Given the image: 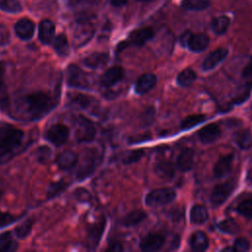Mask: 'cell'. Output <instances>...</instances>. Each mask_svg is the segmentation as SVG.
Listing matches in <instances>:
<instances>
[{
  "label": "cell",
  "mask_w": 252,
  "mask_h": 252,
  "mask_svg": "<svg viewBox=\"0 0 252 252\" xmlns=\"http://www.w3.org/2000/svg\"><path fill=\"white\" fill-rule=\"evenodd\" d=\"M25 134L8 123H0V163L11 159L20 150Z\"/></svg>",
  "instance_id": "cell-1"
},
{
  "label": "cell",
  "mask_w": 252,
  "mask_h": 252,
  "mask_svg": "<svg viewBox=\"0 0 252 252\" xmlns=\"http://www.w3.org/2000/svg\"><path fill=\"white\" fill-rule=\"evenodd\" d=\"M26 109L30 117L39 119L52 108L51 97L43 92H35L25 97Z\"/></svg>",
  "instance_id": "cell-2"
},
{
  "label": "cell",
  "mask_w": 252,
  "mask_h": 252,
  "mask_svg": "<svg viewBox=\"0 0 252 252\" xmlns=\"http://www.w3.org/2000/svg\"><path fill=\"white\" fill-rule=\"evenodd\" d=\"M154 35H155V31L150 27L135 30L129 34V37L127 38V40L120 42L118 44L117 50L121 51L129 45L142 46L146 42H148L150 39H152L154 37Z\"/></svg>",
  "instance_id": "cell-3"
},
{
  "label": "cell",
  "mask_w": 252,
  "mask_h": 252,
  "mask_svg": "<svg viewBox=\"0 0 252 252\" xmlns=\"http://www.w3.org/2000/svg\"><path fill=\"white\" fill-rule=\"evenodd\" d=\"M176 197V192L172 188H159L149 192L145 198L148 206H162L171 203Z\"/></svg>",
  "instance_id": "cell-4"
},
{
  "label": "cell",
  "mask_w": 252,
  "mask_h": 252,
  "mask_svg": "<svg viewBox=\"0 0 252 252\" xmlns=\"http://www.w3.org/2000/svg\"><path fill=\"white\" fill-rule=\"evenodd\" d=\"M95 137V127L92 120L80 115L77 119L76 138L79 143L92 142Z\"/></svg>",
  "instance_id": "cell-5"
},
{
  "label": "cell",
  "mask_w": 252,
  "mask_h": 252,
  "mask_svg": "<svg viewBox=\"0 0 252 252\" xmlns=\"http://www.w3.org/2000/svg\"><path fill=\"white\" fill-rule=\"evenodd\" d=\"M69 137V129L63 124H54L44 133V138L55 146H61L66 143Z\"/></svg>",
  "instance_id": "cell-6"
},
{
  "label": "cell",
  "mask_w": 252,
  "mask_h": 252,
  "mask_svg": "<svg viewBox=\"0 0 252 252\" xmlns=\"http://www.w3.org/2000/svg\"><path fill=\"white\" fill-rule=\"evenodd\" d=\"M66 75L67 84L72 88H87L89 85L86 73H84L83 70L76 65L68 66Z\"/></svg>",
  "instance_id": "cell-7"
},
{
  "label": "cell",
  "mask_w": 252,
  "mask_h": 252,
  "mask_svg": "<svg viewBox=\"0 0 252 252\" xmlns=\"http://www.w3.org/2000/svg\"><path fill=\"white\" fill-rule=\"evenodd\" d=\"M98 158H100V157L98 156V153L96 151H91L87 158L84 160L83 165L78 170L77 178L79 180H83L89 177L94 171L98 163Z\"/></svg>",
  "instance_id": "cell-8"
},
{
  "label": "cell",
  "mask_w": 252,
  "mask_h": 252,
  "mask_svg": "<svg viewBox=\"0 0 252 252\" xmlns=\"http://www.w3.org/2000/svg\"><path fill=\"white\" fill-rule=\"evenodd\" d=\"M232 190H233V186L231 183H228V182L221 183L215 186L211 194V203L216 207L222 205L226 201V199L229 197Z\"/></svg>",
  "instance_id": "cell-9"
},
{
  "label": "cell",
  "mask_w": 252,
  "mask_h": 252,
  "mask_svg": "<svg viewBox=\"0 0 252 252\" xmlns=\"http://www.w3.org/2000/svg\"><path fill=\"white\" fill-rule=\"evenodd\" d=\"M164 244V237L159 233H149L140 241V248L143 251L154 252L159 250Z\"/></svg>",
  "instance_id": "cell-10"
},
{
  "label": "cell",
  "mask_w": 252,
  "mask_h": 252,
  "mask_svg": "<svg viewBox=\"0 0 252 252\" xmlns=\"http://www.w3.org/2000/svg\"><path fill=\"white\" fill-rule=\"evenodd\" d=\"M124 77V69L120 66L108 68L100 78V85L104 88H110L120 82Z\"/></svg>",
  "instance_id": "cell-11"
},
{
  "label": "cell",
  "mask_w": 252,
  "mask_h": 252,
  "mask_svg": "<svg viewBox=\"0 0 252 252\" xmlns=\"http://www.w3.org/2000/svg\"><path fill=\"white\" fill-rule=\"evenodd\" d=\"M228 54V50L226 48H218L212 51L203 61L202 68L205 71H210L216 68L220 62H222Z\"/></svg>",
  "instance_id": "cell-12"
},
{
  "label": "cell",
  "mask_w": 252,
  "mask_h": 252,
  "mask_svg": "<svg viewBox=\"0 0 252 252\" xmlns=\"http://www.w3.org/2000/svg\"><path fill=\"white\" fill-rule=\"evenodd\" d=\"M35 26L30 19H21L15 25V32L23 40H29L33 36Z\"/></svg>",
  "instance_id": "cell-13"
},
{
  "label": "cell",
  "mask_w": 252,
  "mask_h": 252,
  "mask_svg": "<svg viewBox=\"0 0 252 252\" xmlns=\"http://www.w3.org/2000/svg\"><path fill=\"white\" fill-rule=\"evenodd\" d=\"M55 34L54 23L50 20H42L38 26V38L43 44H49L53 41Z\"/></svg>",
  "instance_id": "cell-14"
},
{
  "label": "cell",
  "mask_w": 252,
  "mask_h": 252,
  "mask_svg": "<svg viewBox=\"0 0 252 252\" xmlns=\"http://www.w3.org/2000/svg\"><path fill=\"white\" fill-rule=\"evenodd\" d=\"M220 134H221V132H220V127L217 124L213 123V124H209L205 127H203L199 131L198 136L202 143L211 144V143L216 142L220 137Z\"/></svg>",
  "instance_id": "cell-15"
},
{
  "label": "cell",
  "mask_w": 252,
  "mask_h": 252,
  "mask_svg": "<svg viewBox=\"0 0 252 252\" xmlns=\"http://www.w3.org/2000/svg\"><path fill=\"white\" fill-rule=\"evenodd\" d=\"M157 84V77L152 73L142 75L136 82L135 93L138 94H145L150 92Z\"/></svg>",
  "instance_id": "cell-16"
},
{
  "label": "cell",
  "mask_w": 252,
  "mask_h": 252,
  "mask_svg": "<svg viewBox=\"0 0 252 252\" xmlns=\"http://www.w3.org/2000/svg\"><path fill=\"white\" fill-rule=\"evenodd\" d=\"M78 160H79V158H78L77 154L70 150L62 152L61 154L58 155V157L56 158L58 167L63 170H68V169L73 168L78 163Z\"/></svg>",
  "instance_id": "cell-17"
},
{
  "label": "cell",
  "mask_w": 252,
  "mask_h": 252,
  "mask_svg": "<svg viewBox=\"0 0 252 252\" xmlns=\"http://www.w3.org/2000/svg\"><path fill=\"white\" fill-rule=\"evenodd\" d=\"M94 33V30L92 28V25L88 22L86 19H80L79 26L76 31V35H74L79 42V44H85Z\"/></svg>",
  "instance_id": "cell-18"
},
{
  "label": "cell",
  "mask_w": 252,
  "mask_h": 252,
  "mask_svg": "<svg viewBox=\"0 0 252 252\" xmlns=\"http://www.w3.org/2000/svg\"><path fill=\"white\" fill-rule=\"evenodd\" d=\"M232 161H233L232 155H226L224 157L220 158L214 166V175L217 178H221L225 176L231 170Z\"/></svg>",
  "instance_id": "cell-19"
},
{
  "label": "cell",
  "mask_w": 252,
  "mask_h": 252,
  "mask_svg": "<svg viewBox=\"0 0 252 252\" xmlns=\"http://www.w3.org/2000/svg\"><path fill=\"white\" fill-rule=\"evenodd\" d=\"M108 61V54L104 52H94L83 59V64L91 69L102 67Z\"/></svg>",
  "instance_id": "cell-20"
},
{
  "label": "cell",
  "mask_w": 252,
  "mask_h": 252,
  "mask_svg": "<svg viewBox=\"0 0 252 252\" xmlns=\"http://www.w3.org/2000/svg\"><path fill=\"white\" fill-rule=\"evenodd\" d=\"M189 244L192 250L196 252H203L207 250L209 246V239L205 232L203 231H196L194 232L189 240Z\"/></svg>",
  "instance_id": "cell-21"
},
{
  "label": "cell",
  "mask_w": 252,
  "mask_h": 252,
  "mask_svg": "<svg viewBox=\"0 0 252 252\" xmlns=\"http://www.w3.org/2000/svg\"><path fill=\"white\" fill-rule=\"evenodd\" d=\"M209 45V37L203 33L191 34L189 41L187 43V47L193 52H202Z\"/></svg>",
  "instance_id": "cell-22"
},
{
  "label": "cell",
  "mask_w": 252,
  "mask_h": 252,
  "mask_svg": "<svg viewBox=\"0 0 252 252\" xmlns=\"http://www.w3.org/2000/svg\"><path fill=\"white\" fill-rule=\"evenodd\" d=\"M194 151L190 148L183 149L177 158V167L182 171L189 170L193 165Z\"/></svg>",
  "instance_id": "cell-23"
},
{
  "label": "cell",
  "mask_w": 252,
  "mask_h": 252,
  "mask_svg": "<svg viewBox=\"0 0 252 252\" xmlns=\"http://www.w3.org/2000/svg\"><path fill=\"white\" fill-rule=\"evenodd\" d=\"M104 224H105V220H101L98 222L91 225V227L89 228L88 237H89V243L91 246L94 247L99 242V239L104 229Z\"/></svg>",
  "instance_id": "cell-24"
},
{
  "label": "cell",
  "mask_w": 252,
  "mask_h": 252,
  "mask_svg": "<svg viewBox=\"0 0 252 252\" xmlns=\"http://www.w3.org/2000/svg\"><path fill=\"white\" fill-rule=\"evenodd\" d=\"M229 24H230L229 17L225 15H220L212 21L211 29L216 34L221 35L227 31Z\"/></svg>",
  "instance_id": "cell-25"
},
{
  "label": "cell",
  "mask_w": 252,
  "mask_h": 252,
  "mask_svg": "<svg viewBox=\"0 0 252 252\" xmlns=\"http://www.w3.org/2000/svg\"><path fill=\"white\" fill-rule=\"evenodd\" d=\"M147 218V215L142 210H135L128 213L121 220V223L124 226H134L142 222Z\"/></svg>",
  "instance_id": "cell-26"
},
{
  "label": "cell",
  "mask_w": 252,
  "mask_h": 252,
  "mask_svg": "<svg viewBox=\"0 0 252 252\" xmlns=\"http://www.w3.org/2000/svg\"><path fill=\"white\" fill-rule=\"evenodd\" d=\"M208 220V212L205 207L201 205H195L190 211V220L192 223L201 224Z\"/></svg>",
  "instance_id": "cell-27"
},
{
  "label": "cell",
  "mask_w": 252,
  "mask_h": 252,
  "mask_svg": "<svg viewBox=\"0 0 252 252\" xmlns=\"http://www.w3.org/2000/svg\"><path fill=\"white\" fill-rule=\"evenodd\" d=\"M181 7L187 11H203L210 7V0H182L180 3Z\"/></svg>",
  "instance_id": "cell-28"
},
{
  "label": "cell",
  "mask_w": 252,
  "mask_h": 252,
  "mask_svg": "<svg viewBox=\"0 0 252 252\" xmlns=\"http://www.w3.org/2000/svg\"><path fill=\"white\" fill-rule=\"evenodd\" d=\"M53 47L59 56H67L69 54V43L64 33L58 34L53 39Z\"/></svg>",
  "instance_id": "cell-29"
},
{
  "label": "cell",
  "mask_w": 252,
  "mask_h": 252,
  "mask_svg": "<svg viewBox=\"0 0 252 252\" xmlns=\"http://www.w3.org/2000/svg\"><path fill=\"white\" fill-rule=\"evenodd\" d=\"M156 173L162 178H170L174 175V167L173 164L167 160L158 161L155 165Z\"/></svg>",
  "instance_id": "cell-30"
},
{
  "label": "cell",
  "mask_w": 252,
  "mask_h": 252,
  "mask_svg": "<svg viewBox=\"0 0 252 252\" xmlns=\"http://www.w3.org/2000/svg\"><path fill=\"white\" fill-rule=\"evenodd\" d=\"M17 249V244L13 240L9 231L0 233V252L14 251Z\"/></svg>",
  "instance_id": "cell-31"
},
{
  "label": "cell",
  "mask_w": 252,
  "mask_h": 252,
  "mask_svg": "<svg viewBox=\"0 0 252 252\" xmlns=\"http://www.w3.org/2000/svg\"><path fill=\"white\" fill-rule=\"evenodd\" d=\"M205 120H206V115H204V114L189 115L181 122V129L189 130V129L193 128L194 126L203 123Z\"/></svg>",
  "instance_id": "cell-32"
},
{
  "label": "cell",
  "mask_w": 252,
  "mask_h": 252,
  "mask_svg": "<svg viewBox=\"0 0 252 252\" xmlns=\"http://www.w3.org/2000/svg\"><path fill=\"white\" fill-rule=\"evenodd\" d=\"M196 79V74L192 69H185L179 73L177 76V84L180 87H188L190 86Z\"/></svg>",
  "instance_id": "cell-33"
},
{
  "label": "cell",
  "mask_w": 252,
  "mask_h": 252,
  "mask_svg": "<svg viewBox=\"0 0 252 252\" xmlns=\"http://www.w3.org/2000/svg\"><path fill=\"white\" fill-rule=\"evenodd\" d=\"M70 100L81 108H89L92 106L94 99L83 94H71Z\"/></svg>",
  "instance_id": "cell-34"
},
{
  "label": "cell",
  "mask_w": 252,
  "mask_h": 252,
  "mask_svg": "<svg viewBox=\"0 0 252 252\" xmlns=\"http://www.w3.org/2000/svg\"><path fill=\"white\" fill-rule=\"evenodd\" d=\"M235 143L242 150H247L252 146V134L248 130H243L236 135Z\"/></svg>",
  "instance_id": "cell-35"
},
{
  "label": "cell",
  "mask_w": 252,
  "mask_h": 252,
  "mask_svg": "<svg viewBox=\"0 0 252 252\" xmlns=\"http://www.w3.org/2000/svg\"><path fill=\"white\" fill-rule=\"evenodd\" d=\"M0 10L6 13H19L22 11V4L19 0H0Z\"/></svg>",
  "instance_id": "cell-36"
},
{
  "label": "cell",
  "mask_w": 252,
  "mask_h": 252,
  "mask_svg": "<svg viewBox=\"0 0 252 252\" xmlns=\"http://www.w3.org/2000/svg\"><path fill=\"white\" fill-rule=\"evenodd\" d=\"M32 219H28L27 220H25L24 222H22L20 225H18L15 229V234L18 238L20 239H24L26 238L32 231Z\"/></svg>",
  "instance_id": "cell-37"
},
{
  "label": "cell",
  "mask_w": 252,
  "mask_h": 252,
  "mask_svg": "<svg viewBox=\"0 0 252 252\" xmlns=\"http://www.w3.org/2000/svg\"><path fill=\"white\" fill-rule=\"evenodd\" d=\"M219 229L223 232V233H228V234H234L238 231V225L237 223L230 219L223 220L218 224Z\"/></svg>",
  "instance_id": "cell-38"
},
{
  "label": "cell",
  "mask_w": 252,
  "mask_h": 252,
  "mask_svg": "<svg viewBox=\"0 0 252 252\" xmlns=\"http://www.w3.org/2000/svg\"><path fill=\"white\" fill-rule=\"evenodd\" d=\"M68 186V184L66 182H64L63 180L51 183L48 190H47V198L48 199H52L55 198L56 196H58L59 194H61L65 188Z\"/></svg>",
  "instance_id": "cell-39"
},
{
  "label": "cell",
  "mask_w": 252,
  "mask_h": 252,
  "mask_svg": "<svg viewBox=\"0 0 252 252\" xmlns=\"http://www.w3.org/2000/svg\"><path fill=\"white\" fill-rule=\"evenodd\" d=\"M145 152L143 150H134V151H131L129 153H127L124 157H123V163L125 164H129V163H133V162H136L138 160H140L143 156H144Z\"/></svg>",
  "instance_id": "cell-40"
},
{
  "label": "cell",
  "mask_w": 252,
  "mask_h": 252,
  "mask_svg": "<svg viewBox=\"0 0 252 252\" xmlns=\"http://www.w3.org/2000/svg\"><path fill=\"white\" fill-rule=\"evenodd\" d=\"M236 210L239 215L245 218H252V200H244L240 202Z\"/></svg>",
  "instance_id": "cell-41"
},
{
  "label": "cell",
  "mask_w": 252,
  "mask_h": 252,
  "mask_svg": "<svg viewBox=\"0 0 252 252\" xmlns=\"http://www.w3.org/2000/svg\"><path fill=\"white\" fill-rule=\"evenodd\" d=\"M51 157V150L46 146H41L37 149L35 158L39 162H46Z\"/></svg>",
  "instance_id": "cell-42"
},
{
  "label": "cell",
  "mask_w": 252,
  "mask_h": 252,
  "mask_svg": "<svg viewBox=\"0 0 252 252\" xmlns=\"http://www.w3.org/2000/svg\"><path fill=\"white\" fill-rule=\"evenodd\" d=\"M233 247L235 248L236 252H245L248 251L250 248L249 241L244 237H239L234 241Z\"/></svg>",
  "instance_id": "cell-43"
},
{
  "label": "cell",
  "mask_w": 252,
  "mask_h": 252,
  "mask_svg": "<svg viewBox=\"0 0 252 252\" xmlns=\"http://www.w3.org/2000/svg\"><path fill=\"white\" fill-rule=\"evenodd\" d=\"M17 220H18V218L15 217V216H13V215H11V214H8V213H1V212H0V228L12 224V223L15 222Z\"/></svg>",
  "instance_id": "cell-44"
},
{
  "label": "cell",
  "mask_w": 252,
  "mask_h": 252,
  "mask_svg": "<svg viewBox=\"0 0 252 252\" xmlns=\"http://www.w3.org/2000/svg\"><path fill=\"white\" fill-rule=\"evenodd\" d=\"M243 79L245 81V84L247 87L252 89V61L247 64V66L243 69L242 73Z\"/></svg>",
  "instance_id": "cell-45"
},
{
  "label": "cell",
  "mask_w": 252,
  "mask_h": 252,
  "mask_svg": "<svg viewBox=\"0 0 252 252\" xmlns=\"http://www.w3.org/2000/svg\"><path fill=\"white\" fill-rule=\"evenodd\" d=\"M154 116H155L154 108L147 109V111L144 113V115L142 117V123L144 125H150L154 121Z\"/></svg>",
  "instance_id": "cell-46"
},
{
  "label": "cell",
  "mask_w": 252,
  "mask_h": 252,
  "mask_svg": "<svg viewBox=\"0 0 252 252\" xmlns=\"http://www.w3.org/2000/svg\"><path fill=\"white\" fill-rule=\"evenodd\" d=\"M8 39H9V33L6 28L0 25V44H5L6 42H8Z\"/></svg>",
  "instance_id": "cell-47"
},
{
  "label": "cell",
  "mask_w": 252,
  "mask_h": 252,
  "mask_svg": "<svg viewBox=\"0 0 252 252\" xmlns=\"http://www.w3.org/2000/svg\"><path fill=\"white\" fill-rule=\"evenodd\" d=\"M4 74H5V64L0 62V95L4 92Z\"/></svg>",
  "instance_id": "cell-48"
},
{
  "label": "cell",
  "mask_w": 252,
  "mask_h": 252,
  "mask_svg": "<svg viewBox=\"0 0 252 252\" xmlns=\"http://www.w3.org/2000/svg\"><path fill=\"white\" fill-rule=\"evenodd\" d=\"M97 0H67V3L69 6L75 7L78 5H81L83 3H95Z\"/></svg>",
  "instance_id": "cell-49"
},
{
  "label": "cell",
  "mask_w": 252,
  "mask_h": 252,
  "mask_svg": "<svg viewBox=\"0 0 252 252\" xmlns=\"http://www.w3.org/2000/svg\"><path fill=\"white\" fill-rule=\"evenodd\" d=\"M191 34H192L191 32H185L184 33L181 34V36H180V43H181L182 46H187V43L189 41V38H190Z\"/></svg>",
  "instance_id": "cell-50"
},
{
  "label": "cell",
  "mask_w": 252,
  "mask_h": 252,
  "mask_svg": "<svg viewBox=\"0 0 252 252\" xmlns=\"http://www.w3.org/2000/svg\"><path fill=\"white\" fill-rule=\"evenodd\" d=\"M122 249H123V247L119 242H112L107 248V250H109V251H121Z\"/></svg>",
  "instance_id": "cell-51"
},
{
  "label": "cell",
  "mask_w": 252,
  "mask_h": 252,
  "mask_svg": "<svg viewBox=\"0 0 252 252\" xmlns=\"http://www.w3.org/2000/svg\"><path fill=\"white\" fill-rule=\"evenodd\" d=\"M109 1H110L111 5H113L115 7H120L124 4H126V2H127V0H109Z\"/></svg>",
  "instance_id": "cell-52"
},
{
  "label": "cell",
  "mask_w": 252,
  "mask_h": 252,
  "mask_svg": "<svg viewBox=\"0 0 252 252\" xmlns=\"http://www.w3.org/2000/svg\"><path fill=\"white\" fill-rule=\"evenodd\" d=\"M222 251H230V252H236V250H235V248L234 247H226V248H223L222 249Z\"/></svg>",
  "instance_id": "cell-53"
},
{
  "label": "cell",
  "mask_w": 252,
  "mask_h": 252,
  "mask_svg": "<svg viewBox=\"0 0 252 252\" xmlns=\"http://www.w3.org/2000/svg\"><path fill=\"white\" fill-rule=\"evenodd\" d=\"M137 1H142V2H148V1H152V0H137Z\"/></svg>",
  "instance_id": "cell-54"
},
{
  "label": "cell",
  "mask_w": 252,
  "mask_h": 252,
  "mask_svg": "<svg viewBox=\"0 0 252 252\" xmlns=\"http://www.w3.org/2000/svg\"><path fill=\"white\" fill-rule=\"evenodd\" d=\"M2 194H3V192H2V190H0V199H1V197H2Z\"/></svg>",
  "instance_id": "cell-55"
}]
</instances>
